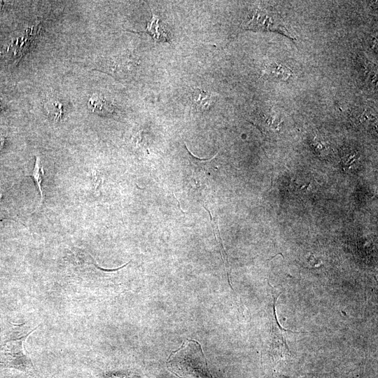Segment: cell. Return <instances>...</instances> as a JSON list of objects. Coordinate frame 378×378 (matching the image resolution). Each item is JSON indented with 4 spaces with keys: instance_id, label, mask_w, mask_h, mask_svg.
I'll return each mask as SVG.
<instances>
[{
    "instance_id": "30bf717a",
    "label": "cell",
    "mask_w": 378,
    "mask_h": 378,
    "mask_svg": "<svg viewBox=\"0 0 378 378\" xmlns=\"http://www.w3.org/2000/svg\"><path fill=\"white\" fill-rule=\"evenodd\" d=\"M46 106L50 113L53 114L55 118H59L62 115V106L59 102L51 100L46 103Z\"/></svg>"
},
{
    "instance_id": "9c48e42d",
    "label": "cell",
    "mask_w": 378,
    "mask_h": 378,
    "mask_svg": "<svg viewBox=\"0 0 378 378\" xmlns=\"http://www.w3.org/2000/svg\"><path fill=\"white\" fill-rule=\"evenodd\" d=\"M89 105L93 111L101 113H110L111 107L108 103L102 97H93L89 102Z\"/></svg>"
},
{
    "instance_id": "52a82bcc",
    "label": "cell",
    "mask_w": 378,
    "mask_h": 378,
    "mask_svg": "<svg viewBox=\"0 0 378 378\" xmlns=\"http://www.w3.org/2000/svg\"><path fill=\"white\" fill-rule=\"evenodd\" d=\"M192 101L197 108L202 111L209 110L214 105L215 99L213 95L202 90H196L192 93Z\"/></svg>"
},
{
    "instance_id": "7a4b0ae2",
    "label": "cell",
    "mask_w": 378,
    "mask_h": 378,
    "mask_svg": "<svg viewBox=\"0 0 378 378\" xmlns=\"http://www.w3.org/2000/svg\"><path fill=\"white\" fill-rule=\"evenodd\" d=\"M28 329L25 323L15 325L4 336L0 335V365L26 371L33 368L31 358L23 346L27 337L34 331Z\"/></svg>"
},
{
    "instance_id": "5b68a950",
    "label": "cell",
    "mask_w": 378,
    "mask_h": 378,
    "mask_svg": "<svg viewBox=\"0 0 378 378\" xmlns=\"http://www.w3.org/2000/svg\"><path fill=\"white\" fill-rule=\"evenodd\" d=\"M142 32L149 34L156 42H169L167 31L160 23L159 18L153 13L150 21L148 22L146 28Z\"/></svg>"
},
{
    "instance_id": "ba28073f",
    "label": "cell",
    "mask_w": 378,
    "mask_h": 378,
    "mask_svg": "<svg viewBox=\"0 0 378 378\" xmlns=\"http://www.w3.org/2000/svg\"><path fill=\"white\" fill-rule=\"evenodd\" d=\"M30 176H31L34 180L40 192L41 202L38 206L39 208L42 206L43 200V191L41 185L44 177V169L43 165L41 163V160L38 156H36L34 167L30 174Z\"/></svg>"
},
{
    "instance_id": "4fadbf2b",
    "label": "cell",
    "mask_w": 378,
    "mask_h": 378,
    "mask_svg": "<svg viewBox=\"0 0 378 378\" xmlns=\"http://www.w3.org/2000/svg\"><path fill=\"white\" fill-rule=\"evenodd\" d=\"M1 143H2V139H1V138L0 137V146L1 145Z\"/></svg>"
},
{
    "instance_id": "6da1fadb",
    "label": "cell",
    "mask_w": 378,
    "mask_h": 378,
    "mask_svg": "<svg viewBox=\"0 0 378 378\" xmlns=\"http://www.w3.org/2000/svg\"><path fill=\"white\" fill-rule=\"evenodd\" d=\"M169 371L179 378H214L200 344L186 340L167 360Z\"/></svg>"
},
{
    "instance_id": "277c9868",
    "label": "cell",
    "mask_w": 378,
    "mask_h": 378,
    "mask_svg": "<svg viewBox=\"0 0 378 378\" xmlns=\"http://www.w3.org/2000/svg\"><path fill=\"white\" fill-rule=\"evenodd\" d=\"M244 29L278 31L290 37L279 16L274 11L264 7H257L242 24Z\"/></svg>"
},
{
    "instance_id": "3957f363",
    "label": "cell",
    "mask_w": 378,
    "mask_h": 378,
    "mask_svg": "<svg viewBox=\"0 0 378 378\" xmlns=\"http://www.w3.org/2000/svg\"><path fill=\"white\" fill-rule=\"evenodd\" d=\"M278 295L272 293L271 304L267 314L269 319V353L274 359L286 358L290 356V351L286 341V333L288 330L283 328L279 323L275 309Z\"/></svg>"
},
{
    "instance_id": "8fae6325",
    "label": "cell",
    "mask_w": 378,
    "mask_h": 378,
    "mask_svg": "<svg viewBox=\"0 0 378 378\" xmlns=\"http://www.w3.org/2000/svg\"><path fill=\"white\" fill-rule=\"evenodd\" d=\"M102 378H139V377L127 372H113L104 375Z\"/></svg>"
},
{
    "instance_id": "8992f818",
    "label": "cell",
    "mask_w": 378,
    "mask_h": 378,
    "mask_svg": "<svg viewBox=\"0 0 378 378\" xmlns=\"http://www.w3.org/2000/svg\"><path fill=\"white\" fill-rule=\"evenodd\" d=\"M262 75L272 79L286 80L290 76L291 70L281 64L272 63L265 67Z\"/></svg>"
},
{
    "instance_id": "7c38bea8",
    "label": "cell",
    "mask_w": 378,
    "mask_h": 378,
    "mask_svg": "<svg viewBox=\"0 0 378 378\" xmlns=\"http://www.w3.org/2000/svg\"><path fill=\"white\" fill-rule=\"evenodd\" d=\"M271 378H292V377H286L283 375H276V376H273Z\"/></svg>"
}]
</instances>
